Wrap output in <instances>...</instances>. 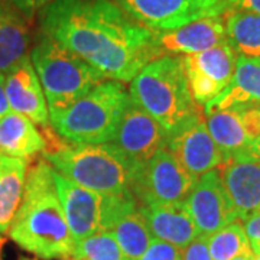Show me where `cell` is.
<instances>
[{
	"label": "cell",
	"mask_w": 260,
	"mask_h": 260,
	"mask_svg": "<svg viewBox=\"0 0 260 260\" xmlns=\"http://www.w3.org/2000/svg\"><path fill=\"white\" fill-rule=\"evenodd\" d=\"M55 0H10L15 9L26 19H32L38 12L44 10Z\"/></svg>",
	"instance_id": "f546056e"
},
{
	"label": "cell",
	"mask_w": 260,
	"mask_h": 260,
	"mask_svg": "<svg viewBox=\"0 0 260 260\" xmlns=\"http://www.w3.org/2000/svg\"><path fill=\"white\" fill-rule=\"evenodd\" d=\"M133 20L153 32L174 30L204 18H220L232 10L230 0H112Z\"/></svg>",
	"instance_id": "52a82bcc"
},
{
	"label": "cell",
	"mask_w": 260,
	"mask_h": 260,
	"mask_svg": "<svg viewBox=\"0 0 260 260\" xmlns=\"http://www.w3.org/2000/svg\"><path fill=\"white\" fill-rule=\"evenodd\" d=\"M130 100L119 81H103L62 113L49 117L52 129L74 145L113 142L123 112Z\"/></svg>",
	"instance_id": "5b68a950"
},
{
	"label": "cell",
	"mask_w": 260,
	"mask_h": 260,
	"mask_svg": "<svg viewBox=\"0 0 260 260\" xmlns=\"http://www.w3.org/2000/svg\"><path fill=\"white\" fill-rule=\"evenodd\" d=\"M9 112L12 110H10L9 102H8L6 91H5V75L0 74V119L3 116H6Z\"/></svg>",
	"instance_id": "1f68e13d"
},
{
	"label": "cell",
	"mask_w": 260,
	"mask_h": 260,
	"mask_svg": "<svg viewBox=\"0 0 260 260\" xmlns=\"http://www.w3.org/2000/svg\"><path fill=\"white\" fill-rule=\"evenodd\" d=\"M155 34L164 55L198 54L227 41L223 16L198 19L174 30H164Z\"/></svg>",
	"instance_id": "2e32d148"
},
{
	"label": "cell",
	"mask_w": 260,
	"mask_h": 260,
	"mask_svg": "<svg viewBox=\"0 0 260 260\" xmlns=\"http://www.w3.org/2000/svg\"><path fill=\"white\" fill-rule=\"evenodd\" d=\"M5 91L12 112L28 117L41 127L51 124L47 99L29 56L5 75Z\"/></svg>",
	"instance_id": "9a60e30c"
},
{
	"label": "cell",
	"mask_w": 260,
	"mask_h": 260,
	"mask_svg": "<svg viewBox=\"0 0 260 260\" xmlns=\"http://www.w3.org/2000/svg\"><path fill=\"white\" fill-rule=\"evenodd\" d=\"M213 260H233L242 254L253 253L249 239L240 221H233L207 237Z\"/></svg>",
	"instance_id": "d4e9b609"
},
{
	"label": "cell",
	"mask_w": 260,
	"mask_h": 260,
	"mask_svg": "<svg viewBox=\"0 0 260 260\" xmlns=\"http://www.w3.org/2000/svg\"><path fill=\"white\" fill-rule=\"evenodd\" d=\"M224 16L227 42L236 54L260 58V15L233 9Z\"/></svg>",
	"instance_id": "603a6c76"
},
{
	"label": "cell",
	"mask_w": 260,
	"mask_h": 260,
	"mask_svg": "<svg viewBox=\"0 0 260 260\" xmlns=\"http://www.w3.org/2000/svg\"><path fill=\"white\" fill-rule=\"evenodd\" d=\"M251 104L260 106V58L237 56L232 83L220 95L205 104L204 114Z\"/></svg>",
	"instance_id": "ac0fdd59"
},
{
	"label": "cell",
	"mask_w": 260,
	"mask_h": 260,
	"mask_svg": "<svg viewBox=\"0 0 260 260\" xmlns=\"http://www.w3.org/2000/svg\"><path fill=\"white\" fill-rule=\"evenodd\" d=\"M167 148L195 179L224 164L223 153L211 138L201 113L169 138Z\"/></svg>",
	"instance_id": "8fae6325"
},
{
	"label": "cell",
	"mask_w": 260,
	"mask_h": 260,
	"mask_svg": "<svg viewBox=\"0 0 260 260\" xmlns=\"http://www.w3.org/2000/svg\"><path fill=\"white\" fill-rule=\"evenodd\" d=\"M45 146L42 132L28 117L9 112L0 119V153L28 160L42 153Z\"/></svg>",
	"instance_id": "d6986e66"
},
{
	"label": "cell",
	"mask_w": 260,
	"mask_h": 260,
	"mask_svg": "<svg viewBox=\"0 0 260 260\" xmlns=\"http://www.w3.org/2000/svg\"><path fill=\"white\" fill-rule=\"evenodd\" d=\"M54 182L74 244L100 232L107 194H99L77 185L55 169Z\"/></svg>",
	"instance_id": "4fadbf2b"
},
{
	"label": "cell",
	"mask_w": 260,
	"mask_h": 260,
	"mask_svg": "<svg viewBox=\"0 0 260 260\" xmlns=\"http://www.w3.org/2000/svg\"><path fill=\"white\" fill-rule=\"evenodd\" d=\"M129 95L171 138L200 109L186 83L182 58L162 55L142 68L130 81Z\"/></svg>",
	"instance_id": "3957f363"
},
{
	"label": "cell",
	"mask_w": 260,
	"mask_h": 260,
	"mask_svg": "<svg viewBox=\"0 0 260 260\" xmlns=\"http://www.w3.org/2000/svg\"><path fill=\"white\" fill-rule=\"evenodd\" d=\"M71 260H124L113 233L99 232L77 243Z\"/></svg>",
	"instance_id": "484cf974"
},
{
	"label": "cell",
	"mask_w": 260,
	"mask_h": 260,
	"mask_svg": "<svg viewBox=\"0 0 260 260\" xmlns=\"http://www.w3.org/2000/svg\"><path fill=\"white\" fill-rule=\"evenodd\" d=\"M41 29L104 78L119 83H130L164 55L156 34L112 0H55L41 10Z\"/></svg>",
	"instance_id": "6da1fadb"
},
{
	"label": "cell",
	"mask_w": 260,
	"mask_h": 260,
	"mask_svg": "<svg viewBox=\"0 0 260 260\" xmlns=\"http://www.w3.org/2000/svg\"><path fill=\"white\" fill-rule=\"evenodd\" d=\"M2 244H3V239L0 237V249H2Z\"/></svg>",
	"instance_id": "d590c367"
},
{
	"label": "cell",
	"mask_w": 260,
	"mask_h": 260,
	"mask_svg": "<svg viewBox=\"0 0 260 260\" xmlns=\"http://www.w3.org/2000/svg\"><path fill=\"white\" fill-rule=\"evenodd\" d=\"M184 205L198 234L205 237L239 220L218 169L210 171L195 181L192 189L184 200Z\"/></svg>",
	"instance_id": "30bf717a"
},
{
	"label": "cell",
	"mask_w": 260,
	"mask_h": 260,
	"mask_svg": "<svg viewBox=\"0 0 260 260\" xmlns=\"http://www.w3.org/2000/svg\"><path fill=\"white\" fill-rule=\"evenodd\" d=\"M223 185L240 220L260 211V159L250 152L229 158L218 168Z\"/></svg>",
	"instance_id": "5bb4252c"
},
{
	"label": "cell",
	"mask_w": 260,
	"mask_h": 260,
	"mask_svg": "<svg viewBox=\"0 0 260 260\" xmlns=\"http://www.w3.org/2000/svg\"><path fill=\"white\" fill-rule=\"evenodd\" d=\"M28 162L0 153V234L9 232L23 200Z\"/></svg>",
	"instance_id": "ffe728a7"
},
{
	"label": "cell",
	"mask_w": 260,
	"mask_h": 260,
	"mask_svg": "<svg viewBox=\"0 0 260 260\" xmlns=\"http://www.w3.org/2000/svg\"><path fill=\"white\" fill-rule=\"evenodd\" d=\"M249 152H250L253 156H256V158L260 159V135L257 139L254 140L253 143H251L250 149H249Z\"/></svg>",
	"instance_id": "d6a6232c"
},
{
	"label": "cell",
	"mask_w": 260,
	"mask_h": 260,
	"mask_svg": "<svg viewBox=\"0 0 260 260\" xmlns=\"http://www.w3.org/2000/svg\"><path fill=\"white\" fill-rule=\"evenodd\" d=\"M29 30L16 12L0 6V74L6 75L28 56Z\"/></svg>",
	"instance_id": "7402d4cb"
},
{
	"label": "cell",
	"mask_w": 260,
	"mask_h": 260,
	"mask_svg": "<svg viewBox=\"0 0 260 260\" xmlns=\"http://www.w3.org/2000/svg\"><path fill=\"white\" fill-rule=\"evenodd\" d=\"M232 10H244L260 15V0H230Z\"/></svg>",
	"instance_id": "4dcf8cb0"
},
{
	"label": "cell",
	"mask_w": 260,
	"mask_h": 260,
	"mask_svg": "<svg viewBox=\"0 0 260 260\" xmlns=\"http://www.w3.org/2000/svg\"><path fill=\"white\" fill-rule=\"evenodd\" d=\"M44 159L62 177L99 194L129 192L135 174V165L113 142L74 145L65 140Z\"/></svg>",
	"instance_id": "277c9868"
},
{
	"label": "cell",
	"mask_w": 260,
	"mask_h": 260,
	"mask_svg": "<svg viewBox=\"0 0 260 260\" xmlns=\"http://www.w3.org/2000/svg\"><path fill=\"white\" fill-rule=\"evenodd\" d=\"M195 181L168 148H164L135 169L130 191L140 205L181 203L188 197Z\"/></svg>",
	"instance_id": "ba28073f"
},
{
	"label": "cell",
	"mask_w": 260,
	"mask_h": 260,
	"mask_svg": "<svg viewBox=\"0 0 260 260\" xmlns=\"http://www.w3.org/2000/svg\"><path fill=\"white\" fill-rule=\"evenodd\" d=\"M181 260H213L208 250V242L205 236H198L186 247L182 249Z\"/></svg>",
	"instance_id": "83f0119b"
},
{
	"label": "cell",
	"mask_w": 260,
	"mask_h": 260,
	"mask_svg": "<svg viewBox=\"0 0 260 260\" xmlns=\"http://www.w3.org/2000/svg\"><path fill=\"white\" fill-rule=\"evenodd\" d=\"M145 223L152 237L171 243L179 249L186 247L200 234L184 201L171 204L139 205Z\"/></svg>",
	"instance_id": "e0dca14e"
},
{
	"label": "cell",
	"mask_w": 260,
	"mask_h": 260,
	"mask_svg": "<svg viewBox=\"0 0 260 260\" xmlns=\"http://www.w3.org/2000/svg\"><path fill=\"white\" fill-rule=\"evenodd\" d=\"M169 136L153 117L136 103H127L113 143L135 165V169L146 164L158 150L167 148Z\"/></svg>",
	"instance_id": "7c38bea8"
},
{
	"label": "cell",
	"mask_w": 260,
	"mask_h": 260,
	"mask_svg": "<svg viewBox=\"0 0 260 260\" xmlns=\"http://www.w3.org/2000/svg\"><path fill=\"white\" fill-rule=\"evenodd\" d=\"M182 249L171 243L153 239L148 250L142 254L139 260H181Z\"/></svg>",
	"instance_id": "4316f807"
},
{
	"label": "cell",
	"mask_w": 260,
	"mask_h": 260,
	"mask_svg": "<svg viewBox=\"0 0 260 260\" xmlns=\"http://www.w3.org/2000/svg\"><path fill=\"white\" fill-rule=\"evenodd\" d=\"M204 116L207 129L221 150L224 162L237 153L249 152L253 140L244 127L237 109L217 110Z\"/></svg>",
	"instance_id": "44dd1931"
},
{
	"label": "cell",
	"mask_w": 260,
	"mask_h": 260,
	"mask_svg": "<svg viewBox=\"0 0 260 260\" xmlns=\"http://www.w3.org/2000/svg\"><path fill=\"white\" fill-rule=\"evenodd\" d=\"M10 239L41 259L70 260L74 240L58 198L54 168L38 160L26 174L23 200L9 229Z\"/></svg>",
	"instance_id": "7a4b0ae2"
},
{
	"label": "cell",
	"mask_w": 260,
	"mask_h": 260,
	"mask_svg": "<svg viewBox=\"0 0 260 260\" xmlns=\"http://www.w3.org/2000/svg\"><path fill=\"white\" fill-rule=\"evenodd\" d=\"M233 260H253V253L242 254V256H239V257H236V259H233Z\"/></svg>",
	"instance_id": "836d02e7"
},
{
	"label": "cell",
	"mask_w": 260,
	"mask_h": 260,
	"mask_svg": "<svg viewBox=\"0 0 260 260\" xmlns=\"http://www.w3.org/2000/svg\"><path fill=\"white\" fill-rule=\"evenodd\" d=\"M30 61L45 94L49 117L67 110L104 80L91 65L44 34L30 52Z\"/></svg>",
	"instance_id": "8992f818"
},
{
	"label": "cell",
	"mask_w": 260,
	"mask_h": 260,
	"mask_svg": "<svg viewBox=\"0 0 260 260\" xmlns=\"http://www.w3.org/2000/svg\"><path fill=\"white\" fill-rule=\"evenodd\" d=\"M253 260H260V251L259 253H253Z\"/></svg>",
	"instance_id": "e575fe53"
},
{
	"label": "cell",
	"mask_w": 260,
	"mask_h": 260,
	"mask_svg": "<svg viewBox=\"0 0 260 260\" xmlns=\"http://www.w3.org/2000/svg\"><path fill=\"white\" fill-rule=\"evenodd\" d=\"M110 233L119 244L124 260H139L153 240L139 208L123 217Z\"/></svg>",
	"instance_id": "cb8c5ba5"
},
{
	"label": "cell",
	"mask_w": 260,
	"mask_h": 260,
	"mask_svg": "<svg viewBox=\"0 0 260 260\" xmlns=\"http://www.w3.org/2000/svg\"><path fill=\"white\" fill-rule=\"evenodd\" d=\"M237 56L227 41L203 52L184 55L182 67L186 83L197 106H205L229 87Z\"/></svg>",
	"instance_id": "9c48e42d"
},
{
	"label": "cell",
	"mask_w": 260,
	"mask_h": 260,
	"mask_svg": "<svg viewBox=\"0 0 260 260\" xmlns=\"http://www.w3.org/2000/svg\"><path fill=\"white\" fill-rule=\"evenodd\" d=\"M243 229L249 239L251 251H260V211L249 215L246 220H243Z\"/></svg>",
	"instance_id": "f1b7e54d"
}]
</instances>
